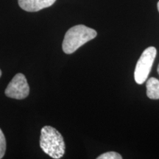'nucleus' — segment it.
Segmentation results:
<instances>
[{"label":"nucleus","instance_id":"1","mask_svg":"<svg viewBox=\"0 0 159 159\" xmlns=\"http://www.w3.org/2000/svg\"><path fill=\"white\" fill-rule=\"evenodd\" d=\"M40 147L52 158H61L65 153L66 145L62 135L51 126H44L41 129Z\"/></svg>","mask_w":159,"mask_h":159},{"label":"nucleus","instance_id":"2","mask_svg":"<svg viewBox=\"0 0 159 159\" xmlns=\"http://www.w3.org/2000/svg\"><path fill=\"white\" fill-rule=\"evenodd\" d=\"M97 35L96 30L85 25L74 26L66 33L62 44L63 50L66 54H71L85 43L94 39Z\"/></svg>","mask_w":159,"mask_h":159},{"label":"nucleus","instance_id":"3","mask_svg":"<svg viewBox=\"0 0 159 159\" xmlns=\"http://www.w3.org/2000/svg\"><path fill=\"white\" fill-rule=\"evenodd\" d=\"M156 53L157 50L154 47H148L142 52L134 71V78L136 83L141 85L147 80L153 65Z\"/></svg>","mask_w":159,"mask_h":159},{"label":"nucleus","instance_id":"4","mask_svg":"<svg viewBox=\"0 0 159 159\" xmlns=\"http://www.w3.org/2000/svg\"><path fill=\"white\" fill-rule=\"evenodd\" d=\"M5 93L7 97L16 99H22L28 96L30 87L25 75L21 73L16 75L6 88Z\"/></svg>","mask_w":159,"mask_h":159},{"label":"nucleus","instance_id":"5","mask_svg":"<svg viewBox=\"0 0 159 159\" xmlns=\"http://www.w3.org/2000/svg\"><path fill=\"white\" fill-rule=\"evenodd\" d=\"M56 0H18L21 9L27 12H37L50 7Z\"/></svg>","mask_w":159,"mask_h":159},{"label":"nucleus","instance_id":"6","mask_svg":"<svg viewBox=\"0 0 159 159\" xmlns=\"http://www.w3.org/2000/svg\"><path fill=\"white\" fill-rule=\"evenodd\" d=\"M147 95L150 99H159V80L156 77H151L147 81Z\"/></svg>","mask_w":159,"mask_h":159},{"label":"nucleus","instance_id":"7","mask_svg":"<svg viewBox=\"0 0 159 159\" xmlns=\"http://www.w3.org/2000/svg\"><path fill=\"white\" fill-rule=\"evenodd\" d=\"M122 156H121L120 154H119L118 152H113V151L105 152V153H103L97 157V159H122Z\"/></svg>","mask_w":159,"mask_h":159},{"label":"nucleus","instance_id":"8","mask_svg":"<svg viewBox=\"0 0 159 159\" xmlns=\"http://www.w3.org/2000/svg\"><path fill=\"white\" fill-rule=\"evenodd\" d=\"M6 150V139L2 130L0 128V159L5 156Z\"/></svg>","mask_w":159,"mask_h":159},{"label":"nucleus","instance_id":"9","mask_svg":"<svg viewBox=\"0 0 159 159\" xmlns=\"http://www.w3.org/2000/svg\"><path fill=\"white\" fill-rule=\"evenodd\" d=\"M157 71H158V75H159V64H158V69H157Z\"/></svg>","mask_w":159,"mask_h":159},{"label":"nucleus","instance_id":"10","mask_svg":"<svg viewBox=\"0 0 159 159\" xmlns=\"http://www.w3.org/2000/svg\"><path fill=\"white\" fill-rule=\"evenodd\" d=\"M157 6H158V12H159V2H158V5H157Z\"/></svg>","mask_w":159,"mask_h":159},{"label":"nucleus","instance_id":"11","mask_svg":"<svg viewBox=\"0 0 159 159\" xmlns=\"http://www.w3.org/2000/svg\"><path fill=\"white\" fill-rule=\"evenodd\" d=\"M1 76H2V71L1 69H0V77H1Z\"/></svg>","mask_w":159,"mask_h":159}]
</instances>
